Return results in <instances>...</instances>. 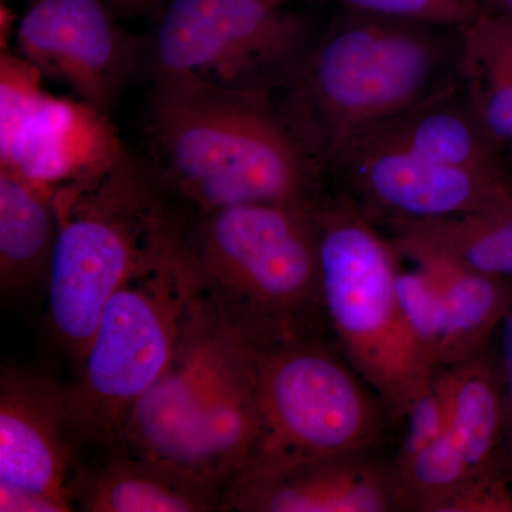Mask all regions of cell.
Wrapping results in <instances>:
<instances>
[{"instance_id": "cell-18", "label": "cell", "mask_w": 512, "mask_h": 512, "mask_svg": "<svg viewBox=\"0 0 512 512\" xmlns=\"http://www.w3.org/2000/svg\"><path fill=\"white\" fill-rule=\"evenodd\" d=\"M59 220L52 191L0 167V293L3 302L46 293Z\"/></svg>"}, {"instance_id": "cell-8", "label": "cell", "mask_w": 512, "mask_h": 512, "mask_svg": "<svg viewBox=\"0 0 512 512\" xmlns=\"http://www.w3.org/2000/svg\"><path fill=\"white\" fill-rule=\"evenodd\" d=\"M249 345L261 433L254 456L238 476L379 450L393 419L338 345L323 333Z\"/></svg>"}, {"instance_id": "cell-17", "label": "cell", "mask_w": 512, "mask_h": 512, "mask_svg": "<svg viewBox=\"0 0 512 512\" xmlns=\"http://www.w3.org/2000/svg\"><path fill=\"white\" fill-rule=\"evenodd\" d=\"M444 369L448 431L463 456L470 480L495 474L512 476L507 453V402L493 342L481 355Z\"/></svg>"}, {"instance_id": "cell-14", "label": "cell", "mask_w": 512, "mask_h": 512, "mask_svg": "<svg viewBox=\"0 0 512 512\" xmlns=\"http://www.w3.org/2000/svg\"><path fill=\"white\" fill-rule=\"evenodd\" d=\"M379 450L312 458L241 474L224 493V511H409L396 461Z\"/></svg>"}, {"instance_id": "cell-25", "label": "cell", "mask_w": 512, "mask_h": 512, "mask_svg": "<svg viewBox=\"0 0 512 512\" xmlns=\"http://www.w3.org/2000/svg\"><path fill=\"white\" fill-rule=\"evenodd\" d=\"M480 10L512 16V0H477Z\"/></svg>"}, {"instance_id": "cell-9", "label": "cell", "mask_w": 512, "mask_h": 512, "mask_svg": "<svg viewBox=\"0 0 512 512\" xmlns=\"http://www.w3.org/2000/svg\"><path fill=\"white\" fill-rule=\"evenodd\" d=\"M305 16L268 0H170L144 45L151 74H190L275 94L315 40Z\"/></svg>"}, {"instance_id": "cell-5", "label": "cell", "mask_w": 512, "mask_h": 512, "mask_svg": "<svg viewBox=\"0 0 512 512\" xmlns=\"http://www.w3.org/2000/svg\"><path fill=\"white\" fill-rule=\"evenodd\" d=\"M59 232L46 291V322L79 365L107 302L180 231V217L137 156L52 190Z\"/></svg>"}, {"instance_id": "cell-7", "label": "cell", "mask_w": 512, "mask_h": 512, "mask_svg": "<svg viewBox=\"0 0 512 512\" xmlns=\"http://www.w3.org/2000/svg\"><path fill=\"white\" fill-rule=\"evenodd\" d=\"M197 296L180 227L111 296L66 384L79 456L124 443L131 413L170 365Z\"/></svg>"}, {"instance_id": "cell-11", "label": "cell", "mask_w": 512, "mask_h": 512, "mask_svg": "<svg viewBox=\"0 0 512 512\" xmlns=\"http://www.w3.org/2000/svg\"><path fill=\"white\" fill-rule=\"evenodd\" d=\"M322 171L330 191L352 202L384 232L476 214L512 194L510 180L394 148L349 144Z\"/></svg>"}, {"instance_id": "cell-24", "label": "cell", "mask_w": 512, "mask_h": 512, "mask_svg": "<svg viewBox=\"0 0 512 512\" xmlns=\"http://www.w3.org/2000/svg\"><path fill=\"white\" fill-rule=\"evenodd\" d=\"M493 348L503 377L508 413L507 453L512 463V303L495 332Z\"/></svg>"}, {"instance_id": "cell-12", "label": "cell", "mask_w": 512, "mask_h": 512, "mask_svg": "<svg viewBox=\"0 0 512 512\" xmlns=\"http://www.w3.org/2000/svg\"><path fill=\"white\" fill-rule=\"evenodd\" d=\"M79 441L66 384L5 365L0 373V511L69 512Z\"/></svg>"}, {"instance_id": "cell-19", "label": "cell", "mask_w": 512, "mask_h": 512, "mask_svg": "<svg viewBox=\"0 0 512 512\" xmlns=\"http://www.w3.org/2000/svg\"><path fill=\"white\" fill-rule=\"evenodd\" d=\"M396 248L404 259L426 269L439 288L446 319L440 367L457 365L485 352L510 309L512 284L443 256L399 245Z\"/></svg>"}, {"instance_id": "cell-22", "label": "cell", "mask_w": 512, "mask_h": 512, "mask_svg": "<svg viewBox=\"0 0 512 512\" xmlns=\"http://www.w3.org/2000/svg\"><path fill=\"white\" fill-rule=\"evenodd\" d=\"M412 264L414 266L410 269H403L400 264L397 272L400 305L414 342L430 360L431 365L440 367L441 350L446 335L443 302L439 288L429 272L414 262Z\"/></svg>"}, {"instance_id": "cell-21", "label": "cell", "mask_w": 512, "mask_h": 512, "mask_svg": "<svg viewBox=\"0 0 512 512\" xmlns=\"http://www.w3.org/2000/svg\"><path fill=\"white\" fill-rule=\"evenodd\" d=\"M386 234L399 247L443 256L512 284V194L476 214L404 225Z\"/></svg>"}, {"instance_id": "cell-15", "label": "cell", "mask_w": 512, "mask_h": 512, "mask_svg": "<svg viewBox=\"0 0 512 512\" xmlns=\"http://www.w3.org/2000/svg\"><path fill=\"white\" fill-rule=\"evenodd\" d=\"M73 511H224L220 491L140 456L126 443L77 457L69 484Z\"/></svg>"}, {"instance_id": "cell-3", "label": "cell", "mask_w": 512, "mask_h": 512, "mask_svg": "<svg viewBox=\"0 0 512 512\" xmlns=\"http://www.w3.org/2000/svg\"><path fill=\"white\" fill-rule=\"evenodd\" d=\"M315 202L180 215L201 301L249 342H282L328 328Z\"/></svg>"}, {"instance_id": "cell-23", "label": "cell", "mask_w": 512, "mask_h": 512, "mask_svg": "<svg viewBox=\"0 0 512 512\" xmlns=\"http://www.w3.org/2000/svg\"><path fill=\"white\" fill-rule=\"evenodd\" d=\"M345 10L461 28L480 12L477 0H336Z\"/></svg>"}, {"instance_id": "cell-26", "label": "cell", "mask_w": 512, "mask_h": 512, "mask_svg": "<svg viewBox=\"0 0 512 512\" xmlns=\"http://www.w3.org/2000/svg\"><path fill=\"white\" fill-rule=\"evenodd\" d=\"M109 6H116L121 9H137L143 8L144 5L150 3L151 0H104Z\"/></svg>"}, {"instance_id": "cell-10", "label": "cell", "mask_w": 512, "mask_h": 512, "mask_svg": "<svg viewBox=\"0 0 512 512\" xmlns=\"http://www.w3.org/2000/svg\"><path fill=\"white\" fill-rule=\"evenodd\" d=\"M22 57L3 55L0 167L47 190L103 170L123 147L99 111L52 96Z\"/></svg>"}, {"instance_id": "cell-16", "label": "cell", "mask_w": 512, "mask_h": 512, "mask_svg": "<svg viewBox=\"0 0 512 512\" xmlns=\"http://www.w3.org/2000/svg\"><path fill=\"white\" fill-rule=\"evenodd\" d=\"M349 144L394 148L434 163L493 175L512 183L510 161L485 133L460 87L366 128L342 147Z\"/></svg>"}, {"instance_id": "cell-13", "label": "cell", "mask_w": 512, "mask_h": 512, "mask_svg": "<svg viewBox=\"0 0 512 512\" xmlns=\"http://www.w3.org/2000/svg\"><path fill=\"white\" fill-rule=\"evenodd\" d=\"M19 55L109 117L144 46L119 28L104 0H30L16 33Z\"/></svg>"}, {"instance_id": "cell-27", "label": "cell", "mask_w": 512, "mask_h": 512, "mask_svg": "<svg viewBox=\"0 0 512 512\" xmlns=\"http://www.w3.org/2000/svg\"><path fill=\"white\" fill-rule=\"evenodd\" d=\"M268 2L274 3V5L282 6L286 0H268Z\"/></svg>"}, {"instance_id": "cell-1", "label": "cell", "mask_w": 512, "mask_h": 512, "mask_svg": "<svg viewBox=\"0 0 512 512\" xmlns=\"http://www.w3.org/2000/svg\"><path fill=\"white\" fill-rule=\"evenodd\" d=\"M140 144L138 160L181 217L261 202L311 204L326 191L271 93L151 74Z\"/></svg>"}, {"instance_id": "cell-2", "label": "cell", "mask_w": 512, "mask_h": 512, "mask_svg": "<svg viewBox=\"0 0 512 512\" xmlns=\"http://www.w3.org/2000/svg\"><path fill=\"white\" fill-rule=\"evenodd\" d=\"M460 55L461 28L343 9L272 96L322 171L366 128L456 89Z\"/></svg>"}, {"instance_id": "cell-6", "label": "cell", "mask_w": 512, "mask_h": 512, "mask_svg": "<svg viewBox=\"0 0 512 512\" xmlns=\"http://www.w3.org/2000/svg\"><path fill=\"white\" fill-rule=\"evenodd\" d=\"M313 214L328 328L393 421H403L439 367L407 328L397 292L402 256L386 232L329 188Z\"/></svg>"}, {"instance_id": "cell-4", "label": "cell", "mask_w": 512, "mask_h": 512, "mask_svg": "<svg viewBox=\"0 0 512 512\" xmlns=\"http://www.w3.org/2000/svg\"><path fill=\"white\" fill-rule=\"evenodd\" d=\"M259 433L251 345L198 295L170 365L137 403L124 441L224 497L254 456Z\"/></svg>"}, {"instance_id": "cell-20", "label": "cell", "mask_w": 512, "mask_h": 512, "mask_svg": "<svg viewBox=\"0 0 512 512\" xmlns=\"http://www.w3.org/2000/svg\"><path fill=\"white\" fill-rule=\"evenodd\" d=\"M461 93L512 171V16L485 12L461 26Z\"/></svg>"}]
</instances>
